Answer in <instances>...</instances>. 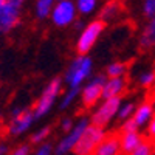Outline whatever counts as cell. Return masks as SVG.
<instances>
[{
	"mask_svg": "<svg viewBox=\"0 0 155 155\" xmlns=\"http://www.w3.org/2000/svg\"><path fill=\"white\" fill-rule=\"evenodd\" d=\"M93 71V61L88 54H78L68 65L65 73V84L68 88H82Z\"/></svg>",
	"mask_w": 155,
	"mask_h": 155,
	"instance_id": "1",
	"label": "cell"
},
{
	"mask_svg": "<svg viewBox=\"0 0 155 155\" xmlns=\"http://www.w3.org/2000/svg\"><path fill=\"white\" fill-rule=\"evenodd\" d=\"M61 93H62V79L54 78V79H51L45 85V88L42 90V95L39 96V99L36 101V104L33 107L36 120L44 118L45 115L50 113V110L54 106V102L59 99Z\"/></svg>",
	"mask_w": 155,
	"mask_h": 155,
	"instance_id": "2",
	"label": "cell"
},
{
	"mask_svg": "<svg viewBox=\"0 0 155 155\" xmlns=\"http://www.w3.org/2000/svg\"><path fill=\"white\" fill-rule=\"evenodd\" d=\"M25 2L27 0H0V36L12 31L19 25Z\"/></svg>",
	"mask_w": 155,
	"mask_h": 155,
	"instance_id": "3",
	"label": "cell"
},
{
	"mask_svg": "<svg viewBox=\"0 0 155 155\" xmlns=\"http://www.w3.org/2000/svg\"><path fill=\"white\" fill-rule=\"evenodd\" d=\"M36 121L34 112L30 109H23V107H16L12 109L11 116L6 124V134L9 137H20L25 132H28L31 126Z\"/></svg>",
	"mask_w": 155,
	"mask_h": 155,
	"instance_id": "4",
	"label": "cell"
},
{
	"mask_svg": "<svg viewBox=\"0 0 155 155\" xmlns=\"http://www.w3.org/2000/svg\"><path fill=\"white\" fill-rule=\"evenodd\" d=\"M90 124H92V123H90V120L85 118V116H82V118H79V120H76L73 129L64 135L59 140V143L54 146V153L56 155H67L70 152H74V149H76L78 143H79L82 134L85 132V129Z\"/></svg>",
	"mask_w": 155,
	"mask_h": 155,
	"instance_id": "5",
	"label": "cell"
},
{
	"mask_svg": "<svg viewBox=\"0 0 155 155\" xmlns=\"http://www.w3.org/2000/svg\"><path fill=\"white\" fill-rule=\"evenodd\" d=\"M104 22H101L99 19L88 22L84 30L79 33V37H78V42H76V51L78 54H88L90 50L95 47V44L98 42L99 36L104 31Z\"/></svg>",
	"mask_w": 155,
	"mask_h": 155,
	"instance_id": "6",
	"label": "cell"
},
{
	"mask_svg": "<svg viewBox=\"0 0 155 155\" xmlns=\"http://www.w3.org/2000/svg\"><path fill=\"white\" fill-rule=\"evenodd\" d=\"M123 104L121 98H110V99H102L99 104L95 107L92 116H90V123L99 126V127H106L112 123L113 118H116L118 110Z\"/></svg>",
	"mask_w": 155,
	"mask_h": 155,
	"instance_id": "7",
	"label": "cell"
},
{
	"mask_svg": "<svg viewBox=\"0 0 155 155\" xmlns=\"http://www.w3.org/2000/svg\"><path fill=\"white\" fill-rule=\"evenodd\" d=\"M106 135H107V132L104 127L90 124L85 129V132L82 134L79 143H78V146L74 149V153L76 155H93L96 147L99 146V143L106 138Z\"/></svg>",
	"mask_w": 155,
	"mask_h": 155,
	"instance_id": "8",
	"label": "cell"
},
{
	"mask_svg": "<svg viewBox=\"0 0 155 155\" xmlns=\"http://www.w3.org/2000/svg\"><path fill=\"white\" fill-rule=\"evenodd\" d=\"M106 78L104 76H93L82 85L81 88V101L84 107H96L102 101V88H104Z\"/></svg>",
	"mask_w": 155,
	"mask_h": 155,
	"instance_id": "9",
	"label": "cell"
},
{
	"mask_svg": "<svg viewBox=\"0 0 155 155\" xmlns=\"http://www.w3.org/2000/svg\"><path fill=\"white\" fill-rule=\"evenodd\" d=\"M78 14L79 12H78L76 3L73 0H59V2H56L53 11H51V22L56 27L64 28V27H68V25L74 23Z\"/></svg>",
	"mask_w": 155,
	"mask_h": 155,
	"instance_id": "10",
	"label": "cell"
},
{
	"mask_svg": "<svg viewBox=\"0 0 155 155\" xmlns=\"http://www.w3.org/2000/svg\"><path fill=\"white\" fill-rule=\"evenodd\" d=\"M143 141H144V137L141 135L140 130H121L120 132L121 150L126 155H130Z\"/></svg>",
	"mask_w": 155,
	"mask_h": 155,
	"instance_id": "11",
	"label": "cell"
},
{
	"mask_svg": "<svg viewBox=\"0 0 155 155\" xmlns=\"http://www.w3.org/2000/svg\"><path fill=\"white\" fill-rule=\"evenodd\" d=\"M155 116V106L152 102H141V104L137 106L135 113L132 116V121L134 124L141 129V127H147V124L152 121V118Z\"/></svg>",
	"mask_w": 155,
	"mask_h": 155,
	"instance_id": "12",
	"label": "cell"
},
{
	"mask_svg": "<svg viewBox=\"0 0 155 155\" xmlns=\"http://www.w3.org/2000/svg\"><path fill=\"white\" fill-rule=\"evenodd\" d=\"M126 78H107L104 82V88H102V99L121 98V95L126 92Z\"/></svg>",
	"mask_w": 155,
	"mask_h": 155,
	"instance_id": "13",
	"label": "cell"
},
{
	"mask_svg": "<svg viewBox=\"0 0 155 155\" xmlns=\"http://www.w3.org/2000/svg\"><path fill=\"white\" fill-rule=\"evenodd\" d=\"M93 155H123L121 143H120V135H106V138L99 143Z\"/></svg>",
	"mask_w": 155,
	"mask_h": 155,
	"instance_id": "14",
	"label": "cell"
},
{
	"mask_svg": "<svg viewBox=\"0 0 155 155\" xmlns=\"http://www.w3.org/2000/svg\"><path fill=\"white\" fill-rule=\"evenodd\" d=\"M121 9H123V5L120 0H109V2L101 8V12H99V20L101 22H112L115 20L121 14Z\"/></svg>",
	"mask_w": 155,
	"mask_h": 155,
	"instance_id": "15",
	"label": "cell"
},
{
	"mask_svg": "<svg viewBox=\"0 0 155 155\" xmlns=\"http://www.w3.org/2000/svg\"><path fill=\"white\" fill-rule=\"evenodd\" d=\"M140 45L143 48L155 47V14L147 20L143 33H141V36H140Z\"/></svg>",
	"mask_w": 155,
	"mask_h": 155,
	"instance_id": "16",
	"label": "cell"
},
{
	"mask_svg": "<svg viewBox=\"0 0 155 155\" xmlns=\"http://www.w3.org/2000/svg\"><path fill=\"white\" fill-rule=\"evenodd\" d=\"M56 5V0H36L34 5V14L39 20H44L51 17V11Z\"/></svg>",
	"mask_w": 155,
	"mask_h": 155,
	"instance_id": "17",
	"label": "cell"
},
{
	"mask_svg": "<svg viewBox=\"0 0 155 155\" xmlns=\"http://www.w3.org/2000/svg\"><path fill=\"white\" fill-rule=\"evenodd\" d=\"M78 96H81V88H68L61 98V102H59L61 109L65 110V109L71 107L74 104V101L78 99Z\"/></svg>",
	"mask_w": 155,
	"mask_h": 155,
	"instance_id": "18",
	"label": "cell"
},
{
	"mask_svg": "<svg viewBox=\"0 0 155 155\" xmlns=\"http://www.w3.org/2000/svg\"><path fill=\"white\" fill-rule=\"evenodd\" d=\"M135 109H137V106L134 104L132 101L123 102L121 107H120V110H118V115H116V118L121 121V124L126 123V121H129V120H132V116H134V113H135Z\"/></svg>",
	"mask_w": 155,
	"mask_h": 155,
	"instance_id": "19",
	"label": "cell"
},
{
	"mask_svg": "<svg viewBox=\"0 0 155 155\" xmlns=\"http://www.w3.org/2000/svg\"><path fill=\"white\" fill-rule=\"evenodd\" d=\"M127 73V65L124 62H112L106 68L107 78H124Z\"/></svg>",
	"mask_w": 155,
	"mask_h": 155,
	"instance_id": "20",
	"label": "cell"
},
{
	"mask_svg": "<svg viewBox=\"0 0 155 155\" xmlns=\"http://www.w3.org/2000/svg\"><path fill=\"white\" fill-rule=\"evenodd\" d=\"M76 8L78 12L82 16H88L98 8V0H76Z\"/></svg>",
	"mask_w": 155,
	"mask_h": 155,
	"instance_id": "21",
	"label": "cell"
},
{
	"mask_svg": "<svg viewBox=\"0 0 155 155\" xmlns=\"http://www.w3.org/2000/svg\"><path fill=\"white\" fill-rule=\"evenodd\" d=\"M138 84L144 88H149L155 84V71L153 70H146L143 73H140L138 76Z\"/></svg>",
	"mask_w": 155,
	"mask_h": 155,
	"instance_id": "22",
	"label": "cell"
},
{
	"mask_svg": "<svg viewBox=\"0 0 155 155\" xmlns=\"http://www.w3.org/2000/svg\"><path fill=\"white\" fill-rule=\"evenodd\" d=\"M50 132H51V129H50L48 126H45V127H42V129H39L37 132H34V134L31 135V143H33V144H37V146H41V144L47 143L45 140L48 138Z\"/></svg>",
	"mask_w": 155,
	"mask_h": 155,
	"instance_id": "23",
	"label": "cell"
},
{
	"mask_svg": "<svg viewBox=\"0 0 155 155\" xmlns=\"http://www.w3.org/2000/svg\"><path fill=\"white\" fill-rule=\"evenodd\" d=\"M153 144H152V141H143L130 155H153Z\"/></svg>",
	"mask_w": 155,
	"mask_h": 155,
	"instance_id": "24",
	"label": "cell"
},
{
	"mask_svg": "<svg viewBox=\"0 0 155 155\" xmlns=\"http://www.w3.org/2000/svg\"><path fill=\"white\" fill-rule=\"evenodd\" d=\"M143 14L147 19L155 14V0H143Z\"/></svg>",
	"mask_w": 155,
	"mask_h": 155,
	"instance_id": "25",
	"label": "cell"
},
{
	"mask_svg": "<svg viewBox=\"0 0 155 155\" xmlns=\"http://www.w3.org/2000/svg\"><path fill=\"white\" fill-rule=\"evenodd\" d=\"M53 153H54V147L48 143H44L41 146H37V149L31 155H53Z\"/></svg>",
	"mask_w": 155,
	"mask_h": 155,
	"instance_id": "26",
	"label": "cell"
},
{
	"mask_svg": "<svg viewBox=\"0 0 155 155\" xmlns=\"http://www.w3.org/2000/svg\"><path fill=\"white\" fill-rule=\"evenodd\" d=\"M8 155H31V147L28 144H20L12 149Z\"/></svg>",
	"mask_w": 155,
	"mask_h": 155,
	"instance_id": "27",
	"label": "cell"
},
{
	"mask_svg": "<svg viewBox=\"0 0 155 155\" xmlns=\"http://www.w3.org/2000/svg\"><path fill=\"white\" fill-rule=\"evenodd\" d=\"M146 135H147V138L150 141H155V116L152 118V121L147 124V127H146Z\"/></svg>",
	"mask_w": 155,
	"mask_h": 155,
	"instance_id": "28",
	"label": "cell"
},
{
	"mask_svg": "<svg viewBox=\"0 0 155 155\" xmlns=\"http://www.w3.org/2000/svg\"><path fill=\"white\" fill-rule=\"evenodd\" d=\"M73 126H74V121H73L71 118H64V120H62V123H61V129H62V130L65 132V134L71 130Z\"/></svg>",
	"mask_w": 155,
	"mask_h": 155,
	"instance_id": "29",
	"label": "cell"
},
{
	"mask_svg": "<svg viewBox=\"0 0 155 155\" xmlns=\"http://www.w3.org/2000/svg\"><path fill=\"white\" fill-rule=\"evenodd\" d=\"M9 150H8V146L6 143H3V141H0V155H8Z\"/></svg>",
	"mask_w": 155,
	"mask_h": 155,
	"instance_id": "30",
	"label": "cell"
},
{
	"mask_svg": "<svg viewBox=\"0 0 155 155\" xmlns=\"http://www.w3.org/2000/svg\"><path fill=\"white\" fill-rule=\"evenodd\" d=\"M56 2H59V0H56Z\"/></svg>",
	"mask_w": 155,
	"mask_h": 155,
	"instance_id": "31",
	"label": "cell"
},
{
	"mask_svg": "<svg viewBox=\"0 0 155 155\" xmlns=\"http://www.w3.org/2000/svg\"><path fill=\"white\" fill-rule=\"evenodd\" d=\"M153 155H155V152H153Z\"/></svg>",
	"mask_w": 155,
	"mask_h": 155,
	"instance_id": "32",
	"label": "cell"
}]
</instances>
